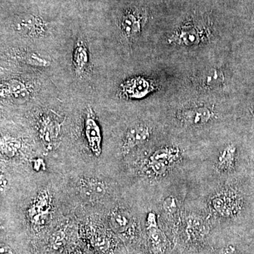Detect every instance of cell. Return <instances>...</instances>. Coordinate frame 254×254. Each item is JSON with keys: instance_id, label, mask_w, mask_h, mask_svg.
<instances>
[{"instance_id": "cell-1", "label": "cell", "mask_w": 254, "mask_h": 254, "mask_svg": "<svg viewBox=\"0 0 254 254\" xmlns=\"http://www.w3.org/2000/svg\"><path fill=\"white\" fill-rule=\"evenodd\" d=\"M85 136L88 147L95 156H100L102 152L101 131L94 112L91 108L87 110L84 125Z\"/></svg>"}, {"instance_id": "cell-2", "label": "cell", "mask_w": 254, "mask_h": 254, "mask_svg": "<svg viewBox=\"0 0 254 254\" xmlns=\"http://www.w3.org/2000/svg\"><path fill=\"white\" fill-rule=\"evenodd\" d=\"M180 151L176 148L167 147L155 151L148 160V166L155 175H163L170 164L179 158Z\"/></svg>"}, {"instance_id": "cell-3", "label": "cell", "mask_w": 254, "mask_h": 254, "mask_svg": "<svg viewBox=\"0 0 254 254\" xmlns=\"http://www.w3.org/2000/svg\"><path fill=\"white\" fill-rule=\"evenodd\" d=\"M51 197L48 191H42L38 195L28 210V217L33 225L43 226L50 213Z\"/></svg>"}, {"instance_id": "cell-4", "label": "cell", "mask_w": 254, "mask_h": 254, "mask_svg": "<svg viewBox=\"0 0 254 254\" xmlns=\"http://www.w3.org/2000/svg\"><path fill=\"white\" fill-rule=\"evenodd\" d=\"M62 123L59 119L53 115H47L42 118L39 126V134L42 141L48 147L53 148L60 139Z\"/></svg>"}, {"instance_id": "cell-5", "label": "cell", "mask_w": 254, "mask_h": 254, "mask_svg": "<svg viewBox=\"0 0 254 254\" xmlns=\"http://www.w3.org/2000/svg\"><path fill=\"white\" fill-rule=\"evenodd\" d=\"M153 83L146 78L137 77L127 80L120 86V93L129 98H141L153 91Z\"/></svg>"}, {"instance_id": "cell-6", "label": "cell", "mask_w": 254, "mask_h": 254, "mask_svg": "<svg viewBox=\"0 0 254 254\" xmlns=\"http://www.w3.org/2000/svg\"><path fill=\"white\" fill-rule=\"evenodd\" d=\"M150 131L148 127L143 125H136L128 128L124 138L121 152L127 155L138 145L145 143L149 138Z\"/></svg>"}, {"instance_id": "cell-7", "label": "cell", "mask_w": 254, "mask_h": 254, "mask_svg": "<svg viewBox=\"0 0 254 254\" xmlns=\"http://www.w3.org/2000/svg\"><path fill=\"white\" fill-rule=\"evenodd\" d=\"M16 29L30 38H39L46 33V26L43 20L33 16L25 17L18 21Z\"/></svg>"}, {"instance_id": "cell-8", "label": "cell", "mask_w": 254, "mask_h": 254, "mask_svg": "<svg viewBox=\"0 0 254 254\" xmlns=\"http://www.w3.org/2000/svg\"><path fill=\"white\" fill-rule=\"evenodd\" d=\"M0 94L2 98L22 99L30 94L29 88L27 85L21 80L10 79L1 84Z\"/></svg>"}, {"instance_id": "cell-9", "label": "cell", "mask_w": 254, "mask_h": 254, "mask_svg": "<svg viewBox=\"0 0 254 254\" xmlns=\"http://www.w3.org/2000/svg\"><path fill=\"white\" fill-rule=\"evenodd\" d=\"M72 64L75 72L82 75L86 72L89 64V53L83 40H78L73 50Z\"/></svg>"}, {"instance_id": "cell-10", "label": "cell", "mask_w": 254, "mask_h": 254, "mask_svg": "<svg viewBox=\"0 0 254 254\" xmlns=\"http://www.w3.org/2000/svg\"><path fill=\"white\" fill-rule=\"evenodd\" d=\"M81 193L87 198H100L107 193V186L104 182L95 178H83L80 181Z\"/></svg>"}, {"instance_id": "cell-11", "label": "cell", "mask_w": 254, "mask_h": 254, "mask_svg": "<svg viewBox=\"0 0 254 254\" xmlns=\"http://www.w3.org/2000/svg\"><path fill=\"white\" fill-rule=\"evenodd\" d=\"M211 113L208 108H198L185 110L182 113V120L187 125L198 126L208 123Z\"/></svg>"}, {"instance_id": "cell-12", "label": "cell", "mask_w": 254, "mask_h": 254, "mask_svg": "<svg viewBox=\"0 0 254 254\" xmlns=\"http://www.w3.org/2000/svg\"><path fill=\"white\" fill-rule=\"evenodd\" d=\"M128 212L121 208L114 209L109 215V223L113 230L118 233L126 231L131 222Z\"/></svg>"}, {"instance_id": "cell-13", "label": "cell", "mask_w": 254, "mask_h": 254, "mask_svg": "<svg viewBox=\"0 0 254 254\" xmlns=\"http://www.w3.org/2000/svg\"><path fill=\"white\" fill-rule=\"evenodd\" d=\"M121 29L123 34L127 38H133L141 31L139 18L133 13L127 12L121 20Z\"/></svg>"}, {"instance_id": "cell-14", "label": "cell", "mask_w": 254, "mask_h": 254, "mask_svg": "<svg viewBox=\"0 0 254 254\" xmlns=\"http://www.w3.org/2000/svg\"><path fill=\"white\" fill-rule=\"evenodd\" d=\"M18 58L20 61L26 64L38 66V67H48L51 64V62L48 58L34 52H21L18 53Z\"/></svg>"}, {"instance_id": "cell-15", "label": "cell", "mask_w": 254, "mask_h": 254, "mask_svg": "<svg viewBox=\"0 0 254 254\" xmlns=\"http://www.w3.org/2000/svg\"><path fill=\"white\" fill-rule=\"evenodd\" d=\"M21 148L20 140L11 136H3L1 138V152L7 158H13Z\"/></svg>"}, {"instance_id": "cell-16", "label": "cell", "mask_w": 254, "mask_h": 254, "mask_svg": "<svg viewBox=\"0 0 254 254\" xmlns=\"http://www.w3.org/2000/svg\"><path fill=\"white\" fill-rule=\"evenodd\" d=\"M180 44L185 46H193L199 43L200 37L198 31L193 28H184L177 33L176 38H173Z\"/></svg>"}, {"instance_id": "cell-17", "label": "cell", "mask_w": 254, "mask_h": 254, "mask_svg": "<svg viewBox=\"0 0 254 254\" xmlns=\"http://www.w3.org/2000/svg\"><path fill=\"white\" fill-rule=\"evenodd\" d=\"M235 155H236V147L233 145L227 146L218 157V168L222 170H229L232 168L235 163Z\"/></svg>"}, {"instance_id": "cell-18", "label": "cell", "mask_w": 254, "mask_h": 254, "mask_svg": "<svg viewBox=\"0 0 254 254\" xmlns=\"http://www.w3.org/2000/svg\"><path fill=\"white\" fill-rule=\"evenodd\" d=\"M224 81L225 76L223 73L216 68L209 70L202 78L203 84L208 88H218L222 86Z\"/></svg>"}, {"instance_id": "cell-19", "label": "cell", "mask_w": 254, "mask_h": 254, "mask_svg": "<svg viewBox=\"0 0 254 254\" xmlns=\"http://www.w3.org/2000/svg\"><path fill=\"white\" fill-rule=\"evenodd\" d=\"M148 230L153 248L156 250L162 249L163 245V234L158 230L157 225L148 227Z\"/></svg>"}, {"instance_id": "cell-20", "label": "cell", "mask_w": 254, "mask_h": 254, "mask_svg": "<svg viewBox=\"0 0 254 254\" xmlns=\"http://www.w3.org/2000/svg\"><path fill=\"white\" fill-rule=\"evenodd\" d=\"M163 208L165 211L168 213H173L177 210V203L175 198L173 197H168L163 203Z\"/></svg>"}, {"instance_id": "cell-21", "label": "cell", "mask_w": 254, "mask_h": 254, "mask_svg": "<svg viewBox=\"0 0 254 254\" xmlns=\"http://www.w3.org/2000/svg\"><path fill=\"white\" fill-rule=\"evenodd\" d=\"M64 242V234L62 232H57L55 234L53 239V247L55 249H58L63 245Z\"/></svg>"}, {"instance_id": "cell-22", "label": "cell", "mask_w": 254, "mask_h": 254, "mask_svg": "<svg viewBox=\"0 0 254 254\" xmlns=\"http://www.w3.org/2000/svg\"><path fill=\"white\" fill-rule=\"evenodd\" d=\"M33 168L37 172L40 171V170H44L46 168V165H45L43 160L38 158L37 160H33Z\"/></svg>"}, {"instance_id": "cell-23", "label": "cell", "mask_w": 254, "mask_h": 254, "mask_svg": "<svg viewBox=\"0 0 254 254\" xmlns=\"http://www.w3.org/2000/svg\"><path fill=\"white\" fill-rule=\"evenodd\" d=\"M0 254H14V251L9 246L1 244V247H0Z\"/></svg>"}, {"instance_id": "cell-24", "label": "cell", "mask_w": 254, "mask_h": 254, "mask_svg": "<svg viewBox=\"0 0 254 254\" xmlns=\"http://www.w3.org/2000/svg\"><path fill=\"white\" fill-rule=\"evenodd\" d=\"M221 254H230V252H229L228 251H226V252H222Z\"/></svg>"}]
</instances>
